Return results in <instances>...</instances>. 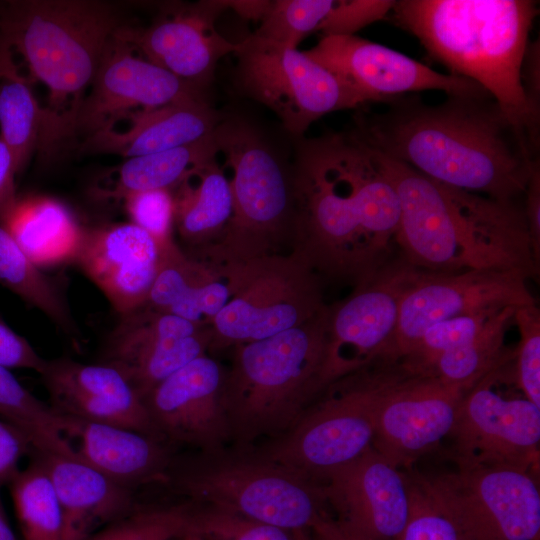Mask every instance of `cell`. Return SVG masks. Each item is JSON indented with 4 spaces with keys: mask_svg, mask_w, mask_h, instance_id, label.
<instances>
[{
    "mask_svg": "<svg viewBox=\"0 0 540 540\" xmlns=\"http://www.w3.org/2000/svg\"><path fill=\"white\" fill-rule=\"evenodd\" d=\"M291 251L325 281L353 287L398 253L400 206L371 150L349 130L297 139Z\"/></svg>",
    "mask_w": 540,
    "mask_h": 540,
    "instance_id": "1",
    "label": "cell"
},
{
    "mask_svg": "<svg viewBox=\"0 0 540 540\" xmlns=\"http://www.w3.org/2000/svg\"><path fill=\"white\" fill-rule=\"evenodd\" d=\"M359 110L348 129L371 150L442 184L500 200L523 198L539 159L489 94L438 104L399 96Z\"/></svg>",
    "mask_w": 540,
    "mask_h": 540,
    "instance_id": "2",
    "label": "cell"
},
{
    "mask_svg": "<svg viewBox=\"0 0 540 540\" xmlns=\"http://www.w3.org/2000/svg\"><path fill=\"white\" fill-rule=\"evenodd\" d=\"M371 152L397 194L398 253L413 267L434 273L505 270L538 277L523 198L500 200L451 187Z\"/></svg>",
    "mask_w": 540,
    "mask_h": 540,
    "instance_id": "3",
    "label": "cell"
},
{
    "mask_svg": "<svg viewBox=\"0 0 540 540\" xmlns=\"http://www.w3.org/2000/svg\"><path fill=\"white\" fill-rule=\"evenodd\" d=\"M531 0L395 1L396 23L452 74L480 85L539 149L540 110L526 96L522 64L539 13Z\"/></svg>",
    "mask_w": 540,
    "mask_h": 540,
    "instance_id": "4",
    "label": "cell"
},
{
    "mask_svg": "<svg viewBox=\"0 0 540 540\" xmlns=\"http://www.w3.org/2000/svg\"><path fill=\"white\" fill-rule=\"evenodd\" d=\"M116 6L96 0H15L0 6V43L16 51L48 89L37 150L51 159L68 145L75 114L103 54L122 26Z\"/></svg>",
    "mask_w": 540,
    "mask_h": 540,
    "instance_id": "5",
    "label": "cell"
},
{
    "mask_svg": "<svg viewBox=\"0 0 540 540\" xmlns=\"http://www.w3.org/2000/svg\"><path fill=\"white\" fill-rule=\"evenodd\" d=\"M328 305L309 321L234 346L222 406L230 438L247 444L291 428L326 388Z\"/></svg>",
    "mask_w": 540,
    "mask_h": 540,
    "instance_id": "6",
    "label": "cell"
},
{
    "mask_svg": "<svg viewBox=\"0 0 540 540\" xmlns=\"http://www.w3.org/2000/svg\"><path fill=\"white\" fill-rule=\"evenodd\" d=\"M232 194V215L219 240L197 253L215 263L291 252L296 225L293 162L253 124L223 116L214 134Z\"/></svg>",
    "mask_w": 540,
    "mask_h": 540,
    "instance_id": "7",
    "label": "cell"
},
{
    "mask_svg": "<svg viewBox=\"0 0 540 540\" xmlns=\"http://www.w3.org/2000/svg\"><path fill=\"white\" fill-rule=\"evenodd\" d=\"M397 359L379 357L329 384L255 457L320 483L363 455L372 448L377 412Z\"/></svg>",
    "mask_w": 540,
    "mask_h": 540,
    "instance_id": "8",
    "label": "cell"
},
{
    "mask_svg": "<svg viewBox=\"0 0 540 540\" xmlns=\"http://www.w3.org/2000/svg\"><path fill=\"white\" fill-rule=\"evenodd\" d=\"M164 482L198 505L288 530L316 540L333 519L319 483L257 457L180 463Z\"/></svg>",
    "mask_w": 540,
    "mask_h": 540,
    "instance_id": "9",
    "label": "cell"
},
{
    "mask_svg": "<svg viewBox=\"0 0 540 540\" xmlns=\"http://www.w3.org/2000/svg\"><path fill=\"white\" fill-rule=\"evenodd\" d=\"M221 265L230 298L210 326V350L273 336L309 321L327 305L324 282L295 252Z\"/></svg>",
    "mask_w": 540,
    "mask_h": 540,
    "instance_id": "10",
    "label": "cell"
},
{
    "mask_svg": "<svg viewBox=\"0 0 540 540\" xmlns=\"http://www.w3.org/2000/svg\"><path fill=\"white\" fill-rule=\"evenodd\" d=\"M234 54L241 89L273 111L296 140L323 115L369 103L304 51L253 34Z\"/></svg>",
    "mask_w": 540,
    "mask_h": 540,
    "instance_id": "11",
    "label": "cell"
},
{
    "mask_svg": "<svg viewBox=\"0 0 540 540\" xmlns=\"http://www.w3.org/2000/svg\"><path fill=\"white\" fill-rule=\"evenodd\" d=\"M514 351L464 394L449 436L458 466L508 465L538 471L540 407L519 388Z\"/></svg>",
    "mask_w": 540,
    "mask_h": 540,
    "instance_id": "12",
    "label": "cell"
},
{
    "mask_svg": "<svg viewBox=\"0 0 540 540\" xmlns=\"http://www.w3.org/2000/svg\"><path fill=\"white\" fill-rule=\"evenodd\" d=\"M538 471L508 465L458 466L430 479L461 540H540Z\"/></svg>",
    "mask_w": 540,
    "mask_h": 540,
    "instance_id": "13",
    "label": "cell"
},
{
    "mask_svg": "<svg viewBox=\"0 0 540 540\" xmlns=\"http://www.w3.org/2000/svg\"><path fill=\"white\" fill-rule=\"evenodd\" d=\"M420 271L398 255L342 301L328 305L327 386L379 357L393 356L401 301Z\"/></svg>",
    "mask_w": 540,
    "mask_h": 540,
    "instance_id": "14",
    "label": "cell"
},
{
    "mask_svg": "<svg viewBox=\"0 0 540 540\" xmlns=\"http://www.w3.org/2000/svg\"><path fill=\"white\" fill-rule=\"evenodd\" d=\"M470 387L415 372L398 358L379 405L372 448L395 467H410L450 435Z\"/></svg>",
    "mask_w": 540,
    "mask_h": 540,
    "instance_id": "15",
    "label": "cell"
},
{
    "mask_svg": "<svg viewBox=\"0 0 540 540\" xmlns=\"http://www.w3.org/2000/svg\"><path fill=\"white\" fill-rule=\"evenodd\" d=\"M529 279L515 271H420L400 306L393 356H405L430 326L451 318L536 304Z\"/></svg>",
    "mask_w": 540,
    "mask_h": 540,
    "instance_id": "16",
    "label": "cell"
},
{
    "mask_svg": "<svg viewBox=\"0 0 540 540\" xmlns=\"http://www.w3.org/2000/svg\"><path fill=\"white\" fill-rule=\"evenodd\" d=\"M202 96V90L137 55L117 31L72 121L68 143L111 128L126 115Z\"/></svg>",
    "mask_w": 540,
    "mask_h": 540,
    "instance_id": "17",
    "label": "cell"
},
{
    "mask_svg": "<svg viewBox=\"0 0 540 540\" xmlns=\"http://www.w3.org/2000/svg\"><path fill=\"white\" fill-rule=\"evenodd\" d=\"M210 326L146 305L120 315L101 363L117 369L143 398L161 381L210 350Z\"/></svg>",
    "mask_w": 540,
    "mask_h": 540,
    "instance_id": "18",
    "label": "cell"
},
{
    "mask_svg": "<svg viewBox=\"0 0 540 540\" xmlns=\"http://www.w3.org/2000/svg\"><path fill=\"white\" fill-rule=\"evenodd\" d=\"M304 52L369 103H383L425 90H440L448 95L489 94L467 78L440 73L401 52L355 35L323 36Z\"/></svg>",
    "mask_w": 540,
    "mask_h": 540,
    "instance_id": "19",
    "label": "cell"
},
{
    "mask_svg": "<svg viewBox=\"0 0 540 540\" xmlns=\"http://www.w3.org/2000/svg\"><path fill=\"white\" fill-rule=\"evenodd\" d=\"M224 375L220 364L205 354L156 385L143 402L157 436L171 447L218 453L230 439L222 406Z\"/></svg>",
    "mask_w": 540,
    "mask_h": 540,
    "instance_id": "20",
    "label": "cell"
},
{
    "mask_svg": "<svg viewBox=\"0 0 540 540\" xmlns=\"http://www.w3.org/2000/svg\"><path fill=\"white\" fill-rule=\"evenodd\" d=\"M333 518L346 533L366 540H395L410 512L406 472L373 448L319 483Z\"/></svg>",
    "mask_w": 540,
    "mask_h": 540,
    "instance_id": "21",
    "label": "cell"
},
{
    "mask_svg": "<svg viewBox=\"0 0 540 540\" xmlns=\"http://www.w3.org/2000/svg\"><path fill=\"white\" fill-rule=\"evenodd\" d=\"M223 9L224 1H202L173 9L147 28L122 25L117 34L144 59L202 90L219 60L237 49L215 29Z\"/></svg>",
    "mask_w": 540,
    "mask_h": 540,
    "instance_id": "22",
    "label": "cell"
},
{
    "mask_svg": "<svg viewBox=\"0 0 540 540\" xmlns=\"http://www.w3.org/2000/svg\"><path fill=\"white\" fill-rule=\"evenodd\" d=\"M39 375L48 393V404L59 415L123 427L160 439L143 400L114 367L60 357L47 360Z\"/></svg>",
    "mask_w": 540,
    "mask_h": 540,
    "instance_id": "23",
    "label": "cell"
},
{
    "mask_svg": "<svg viewBox=\"0 0 540 540\" xmlns=\"http://www.w3.org/2000/svg\"><path fill=\"white\" fill-rule=\"evenodd\" d=\"M160 257L151 235L127 222L85 228L74 262L122 315L146 304Z\"/></svg>",
    "mask_w": 540,
    "mask_h": 540,
    "instance_id": "24",
    "label": "cell"
},
{
    "mask_svg": "<svg viewBox=\"0 0 540 540\" xmlns=\"http://www.w3.org/2000/svg\"><path fill=\"white\" fill-rule=\"evenodd\" d=\"M222 117L203 95L197 96L132 112L120 120L126 122L124 129L98 131L83 139L79 150L126 159L154 154L212 136Z\"/></svg>",
    "mask_w": 540,
    "mask_h": 540,
    "instance_id": "25",
    "label": "cell"
},
{
    "mask_svg": "<svg viewBox=\"0 0 540 540\" xmlns=\"http://www.w3.org/2000/svg\"><path fill=\"white\" fill-rule=\"evenodd\" d=\"M63 417V433L79 460L134 492L164 482L173 462L172 447L156 437L114 425Z\"/></svg>",
    "mask_w": 540,
    "mask_h": 540,
    "instance_id": "26",
    "label": "cell"
},
{
    "mask_svg": "<svg viewBox=\"0 0 540 540\" xmlns=\"http://www.w3.org/2000/svg\"><path fill=\"white\" fill-rule=\"evenodd\" d=\"M53 485L63 519V540H85L132 511L134 492L114 483L78 458L32 452Z\"/></svg>",
    "mask_w": 540,
    "mask_h": 540,
    "instance_id": "27",
    "label": "cell"
},
{
    "mask_svg": "<svg viewBox=\"0 0 540 540\" xmlns=\"http://www.w3.org/2000/svg\"><path fill=\"white\" fill-rule=\"evenodd\" d=\"M229 298L223 265L185 253L176 242L161 248L147 307L211 326Z\"/></svg>",
    "mask_w": 540,
    "mask_h": 540,
    "instance_id": "28",
    "label": "cell"
},
{
    "mask_svg": "<svg viewBox=\"0 0 540 540\" xmlns=\"http://www.w3.org/2000/svg\"><path fill=\"white\" fill-rule=\"evenodd\" d=\"M0 224L39 268L74 262L85 231L64 203L43 195L18 197Z\"/></svg>",
    "mask_w": 540,
    "mask_h": 540,
    "instance_id": "29",
    "label": "cell"
},
{
    "mask_svg": "<svg viewBox=\"0 0 540 540\" xmlns=\"http://www.w3.org/2000/svg\"><path fill=\"white\" fill-rule=\"evenodd\" d=\"M174 229L198 252L216 243L232 215V194L218 156L197 168L171 190Z\"/></svg>",
    "mask_w": 540,
    "mask_h": 540,
    "instance_id": "30",
    "label": "cell"
},
{
    "mask_svg": "<svg viewBox=\"0 0 540 540\" xmlns=\"http://www.w3.org/2000/svg\"><path fill=\"white\" fill-rule=\"evenodd\" d=\"M218 156L213 135L174 149L126 159L113 170L103 186L96 188L100 199L121 200L135 192L173 190L197 168Z\"/></svg>",
    "mask_w": 540,
    "mask_h": 540,
    "instance_id": "31",
    "label": "cell"
},
{
    "mask_svg": "<svg viewBox=\"0 0 540 540\" xmlns=\"http://www.w3.org/2000/svg\"><path fill=\"white\" fill-rule=\"evenodd\" d=\"M3 61L0 73V137L8 146L21 173L37 150L42 108L28 79L19 73L12 50L0 43Z\"/></svg>",
    "mask_w": 540,
    "mask_h": 540,
    "instance_id": "32",
    "label": "cell"
},
{
    "mask_svg": "<svg viewBox=\"0 0 540 540\" xmlns=\"http://www.w3.org/2000/svg\"><path fill=\"white\" fill-rule=\"evenodd\" d=\"M0 419L22 433L33 452L78 458L63 433V417L0 367Z\"/></svg>",
    "mask_w": 540,
    "mask_h": 540,
    "instance_id": "33",
    "label": "cell"
},
{
    "mask_svg": "<svg viewBox=\"0 0 540 540\" xmlns=\"http://www.w3.org/2000/svg\"><path fill=\"white\" fill-rule=\"evenodd\" d=\"M0 283L40 310L68 335L78 330L58 285L23 252L0 224Z\"/></svg>",
    "mask_w": 540,
    "mask_h": 540,
    "instance_id": "34",
    "label": "cell"
},
{
    "mask_svg": "<svg viewBox=\"0 0 540 540\" xmlns=\"http://www.w3.org/2000/svg\"><path fill=\"white\" fill-rule=\"evenodd\" d=\"M27 467L9 483L23 540H63V519L53 485L40 460L30 455Z\"/></svg>",
    "mask_w": 540,
    "mask_h": 540,
    "instance_id": "35",
    "label": "cell"
},
{
    "mask_svg": "<svg viewBox=\"0 0 540 540\" xmlns=\"http://www.w3.org/2000/svg\"><path fill=\"white\" fill-rule=\"evenodd\" d=\"M192 508L190 501L158 507L137 505L85 540H173L188 529Z\"/></svg>",
    "mask_w": 540,
    "mask_h": 540,
    "instance_id": "36",
    "label": "cell"
},
{
    "mask_svg": "<svg viewBox=\"0 0 540 540\" xmlns=\"http://www.w3.org/2000/svg\"><path fill=\"white\" fill-rule=\"evenodd\" d=\"M333 5V0L270 1L254 35L297 49L307 35L318 30Z\"/></svg>",
    "mask_w": 540,
    "mask_h": 540,
    "instance_id": "37",
    "label": "cell"
},
{
    "mask_svg": "<svg viewBox=\"0 0 540 540\" xmlns=\"http://www.w3.org/2000/svg\"><path fill=\"white\" fill-rule=\"evenodd\" d=\"M407 475L410 491L408 520L395 540H461L447 506L434 490L430 479Z\"/></svg>",
    "mask_w": 540,
    "mask_h": 540,
    "instance_id": "38",
    "label": "cell"
},
{
    "mask_svg": "<svg viewBox=\"0 0 540 540\" xmlns=\"http://www.w3.org/2000/svg\"><path fill=\"white\" fill-rule=\"evenodd\" d=\"M189 528L216 540H314L303 531L283 529L194 503Z\"/></svg>",
    "mask_w": 540,
    "mask_h": 540,
    "instance_id": "39",
    "label": "cell"
},
{
    "mask_svg": "<svg viewBox=\"0 0 540 540\" xmlns=\"http://www.w3.org/2000/svg\"><path fill=\"white\" fill-rule=\"evenodd\" d=\"M514 325L520 334L513 359L516 382L524 395L540 407V310L537 304L517 308Z\"/></svg>",
    "mask_w": 540,
    "mask_h": 540,
    "instance_id": "40",
    "label": "cell"
},
{
    "mask_svg": "<svg viewBox=\"0 0 540 540\" xmlns=\"http://www.w3.org/2000/svg\"><path fill=\"white\" fill-rule=\"evenodd\" d=\"M131 223L146 231L160 249L175 242L174 201L170 190H146L122 199Z\"/></svg>",
    "mask_w": 540,
    "mask_h": 540,
    "instance_id": "41",
    "label": "cell"
},
{
    "mask_svg": "<svg viewBox=\"0 0 540 540\" xmlns=\"http://www.w3.org/2000/svg\"><path fill=\"white\" fill-rule=\"evenodd\" d=\"M395 1L384 0H340L334 5L318 30L324 36L354 35L365 26L383 19Z\"/></svg>",
    "mask_w": 540,
    "mask_h": 540,
    "instance_id": "42",
    "label": "cell"
},
{
    "mask_svg": "<svg viewBox=\"0 0 540 540\" xmlns=\"http://www.w3.org/2000/svg\"><path fill=\"white\" fill-rule=\"evenodd\" d=\"M47 359L40 356L32 345L0 319V367L29 369L40 374Z\"/></svg>",
    "mask_w": 540,
    "mask_h": 540,
    "instance_id": "43",
    "label": "cell"
},
{
    "mask_svg": "<svg viewBox=\"0 0 540 540\" xmlns=\"http://www.w3.org/2000/svg\"><path fill=\"white\" fill-rule=\"evenodd\" d=\"M33 449L26 437L0 419V487L9 485L18 474L20 462Z\"/></svg>",
    "mask_w": 540,
    "mask_h": 540,
    "instance_id": "44",
    "label": "cell"
},
{
    "mask_svg": "<svg viewBox=\"0 0 540 540\" xmlns=\"http://www.w3.org/2000/svg\"><path fill=\"white\" fill-rule=\"evenodd\" d=\"M523 209L535 256L540 260V166L539 159L531 171L523 194Z\"/></svg>",
    "mask_w": 540,
    "mask_h": 540,
    "instance_id": "45",
    "label": "cell"
},
{
    "mask_svg": "<svg viewBox=\"0 0 540 540\" xmlns=\"http://www.w3.org/2000/svg\"><path fill=\"white\" fill-rule=\"evenodd\" d=\"M14 158L8 146L0 137V223L14 206L16 195Z\"/></svg>",
    "mask_w": 540,
    "mask_h": 540,
    "instance_id": "46",
    "label": "cell"
},
{
    "mask_svg": "<svg viewBox=\"0 0 540 540\" xmlns=\"http://www.w3.org/2000/svg\"><path fill=\"white\" fill-rule=\"evenodd\" d=\"M540 45L529 42L522 64V83L530 103L540 110Z\"/></svg>",
    "mask_w": 540,
    "mask_h": 540,
    "instance_id": "47",
    "label": "cell"
},
{
    "mask_svg": "<svg viewBox=\"0 0 540 540\" xmlns=\"http://www.w3.org/2000/svg\"><path fill=\"white\" fill-rule=\"evenodd\" d=\"M226 8H232L245 19L261 20L267 11L270 1H224Z\"/></svg>",
    "mask_w": 540,
    "mask_h": 540,
    "instance_id": "48",
    "label": "cell"
},
{
    "mask_svg": "<svg viewBox=\"0 0 540 540\" xmlns=\"http://www.w3.org/2000/svg\"><path fill=\"white\" fill-rule=\"evenodd\" d=\"M0 540H19L12 529L0 500Z\"/></svg>",
    "mask_w": 540,
    "mask_h": 540,
    "instance_id": "49",
    "label": "cell"
},
{
    "mask_svg": "<svg viewBox=\"0 0 540 540\" xmlns=\"http://www.w3.org/2000/svg\"><path fill=\"white\" fill-rule=\"evenodd\" d=\"M173 540H216V539L209 535L192 530L188 527V529L185 532H183L181 535L177 536Z\"/></svg>",
    "mask_w": 540,
    "mask_h": 540,
    "instance_id": "50",
    "label": "cell"
},
{
    "mask_svg": "<svg viewBox=\"0 0 540 540\" xmlns=\"http://www.w3.org/2000/svg\"><path fill=\"white\" fill-rule=\"evenodd\" d=\"M340 531H341V536H340L341 538L339 540H366V539H363V538L352 536V535L344 532L341 529H340Z\"/></svg>",
    "mask_w": 540,
    "mask_h": 540,
    "instance_id": "51",
    "label": "cell"
},
{
    "mask_svg": "<svg viewBox=\"0 0 540 540\" xmlns=\"http://www.w3.org/2000/svg\"><path fill=\"white\" fill-rule=\"evenodd\" d=\"M2 61H3V49L0 46V73H1V68H2Z\"/></svg>",
    "mask_w": 540,
    "mask_h": 540,
    "instance_id": "52",
    "label": "cell"
}]
</instances>
